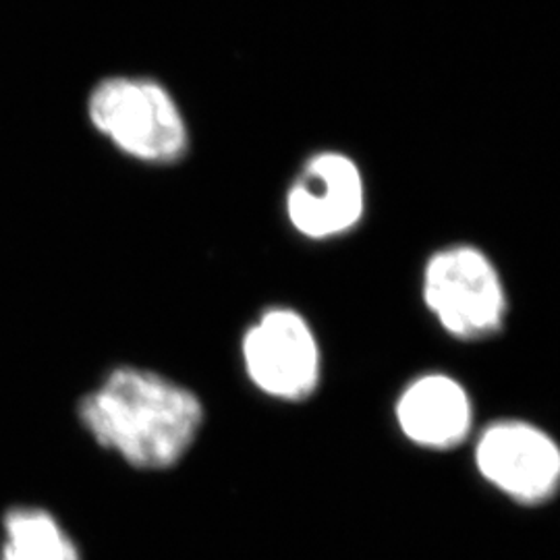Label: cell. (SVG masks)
I'll return each mask as SVG.
<instances>
[{
    "instance_id": "cell-1",
    "label": "cell",
    "mask_w": 560,
    "mask_h": 560,
    "mask_svg": "<svg viewBox=\"0 0 560 560\" xmlns=\"http://www.w3.org/2000/svg\"><path fill=\"white\" fill-rule=\"evenodd\" d=\"M83 432L140 471H166L189 453L203 425L200 397L140 365L113 368L78 402Z\"/></svg>"
},
{
    "instance_id": "cell-2",
    "label": "cell",
    "mask_w": 560,
    "mask_h": 560,
    "mask_svg": "<svg viewBox=\"0 0 560 560\" xmlns=\"http://www.w3.org/2000/svg\"><path fill=\"white\" fill-rule=\"evenodd\" d=\"M88 117L102 138L133 161L173 164L185 156L189 145L179 104L159 81H101L88 98Z\"/></svg>"
},
{
    "instance_id": "cell-3",
    "label": "cell",
    "mask_w": 560,
    "mask_h": 560,
    "mask_svg": "<svg viewBox=\"0 0 560 560\" xmlns=\"http://www.w3.org/2000/svg\"><path fill=\"white\" fill-rule=\"evenodd\" d=\"M421 298L442 330L457 340L497 337L509 298L499 268L476 245H448L432 254L421 277Z\"/></svg>"
},
{
    "instance_id": "cell-4",
    "label": "cell",
    "mask_w": 560,
    "mask_h": 560,
    "mask_svg": "<svg viewBox=\"0 0 560 560\" xmlns=\"http://www.w3.org/2000/svg\"><path fill=\"white\" fill-rule=\"evenodd\" d=\"M241 358L247 378L270 399L301 402L318 390L320 345L298 310L261 312L243 335Z\"/></svg>"
},
{
    "instance_id": "cell-5",
    "label": "cell",
    "mask_w": 560,
    "mask_h": 560,
    "mask_svg": "<svg viewBox=\"0 0 560 560\" xmlns=\"http://www.w3.org/2000/svg\"><path fill=\"white\" fill-rule=\"evenodd\" d=\"M476 467L481 478L509 501L541 506L560 486L557 441L532 421H492L476 442Z\"/></svg>"
},
{
    "instance_id": "cell-6",
    "label": "cell",
    "mask_w": 560,
    "mask_h": 560,
    "mask_svg": "<svg viewBox=\"0 0 560 560\" xmlns=\"http://www.w3.org/2000/svg\"><path fill=\"white\" fill-rule=\"evenodd\" d=\"M284 210L305 240H337L351 233L365 212V183L358 162L330 150L314 154L291 183Z\"/></svg>"
},
{
    "instance_id": "cell-7",
    "label": "cell",
    "mask_w": 560,
    "mask_h": 560,
    "mask_svg": "<svg viewBox=\"0 0 560 560\" xmlns=\"http://www.w3.org/2000/svg\"><path fill=\"white\" fill-rule=\"evenodd\" d=\"M395 416L402 436L428 451H451L474 428V405L457 378L423 374L400 393Z\"/></svg>"
},
{
    "instance_id": "cell-8",
    "label": "cell",
    "mask_w": 560,
    "mask_h": 560,
    "mask_svg": "<svg viewBox=\"0 0 560 560\" xmlns=\"http://www.w3.org/2000/svg\"><path fill=\"white\" fill-rule=\"evenodd\" d=\"M0 560H81V550L48 509L21 504L2 517Z\"/></svg>"
}]
</instances>
